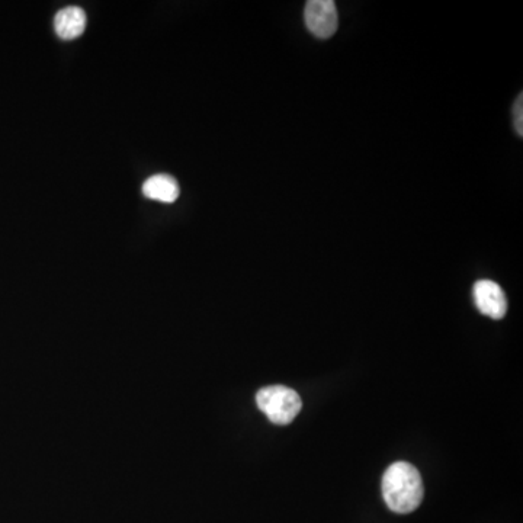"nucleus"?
<instances>
[{"label":"nucleus","instance_id":"nucleus-1","mask_svg":"<svg viewBox=\"0 0 523 523\" xmlns=\"http://www.w3.org/2000/svg\"><path fill=\"white\" fill-rule=\"evenodd\" d=\"M383 496L393 512L410 513L419 508L425 489L417 468L404 461L390 465L383 477Z\"/></svg>","mask_w":523,"mask_h":523},{"label":"nucleus","instance_id":"nucleus-2","mask_svg":"<svg viewBox=\"0 0 523 523\" xmlns=\"http://www.w3.org/2000/svg\"><path fill=\"white\" fill-rule=\"evenodd\" d=\"M256 403L272 423L281 426L290 425L303 407L297 391L284 385L262 388L256 396Z\"/></svg>","mask_w":523,"mask_h":523},{"label":"nucleus","instance_id":"nucleus-3","mask_svg":"<svg viewBox=\"0 0 523 523\" xmlns=\"http://www.w3.org/2000/svg\"><path fill=\"white\" fill-rule=\"evenodd\" d=\"M304 19L308 31L322 40L333 37L338 31L339 15L333 0H310L304 11Z\"/></svg>","mask_w":523,"mask_h":523},{"label":"nucleus","instance_id":"nucleus-4","mask_svg":"<svg viewBox=\"0 0 523 523\" xmlns=\"http://www.w3.org/2000/svg\"><path fill=\"white\" fill-rule=\"evenodd\" d=\"M474 303L484 316L494 320L503 319L508 313V298L496 282L483 279L474 285Z\"/></svg>","mask_w":523,"mask_h":523},{"label":"nucleus","instance_id":"nucleus-5","mask_svg":"<svg viewBox=\"0 0 523 523\" xmlns=\"http://www.w3.org/2000/svg\"><path fill=\"white\" fill-rule=\"evenodd\" d=\"M86 28V14L79 6H67L57 12L54 18V30L62 40H75Z\"/></svg>","mask_w":523,"mask_h":523},{"label":"nucleus","instance_id":"nucleus-6","mask_svg":"<svg viewBox=\"0 0 523 523\" xmlns=\"http://www.w3.org/2000/svg\"><path fill=\"white\" fill-rule=\"evenodd\" d=\"M143 194L150 200L172 204L179 198V185L172 176L156 175L144 182Z\"/></svg>","mask_w":523,"mask_h":523},{"label":"nucleus","instance_id":"nucleus-7","mask_svg":"<svg viewBox=\"0 0 523 523\" xmlns=\"http://www.w3.org/2000/svg\"><path fill=\"white\" fill-rule=\"evenodd\" d=\"M513 115H515V128L516 133L519 137L523 136V96L522 93L519 98L516 99L515 109H513Z\"/></svg>","mask_w":523,"mask_h":523}]
</instances>
